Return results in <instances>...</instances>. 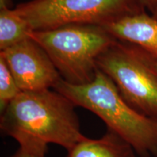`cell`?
Masks as SVG:
<instances>
[{"label": "cell", "instance_id": "cell-1", "mask_svg": "<svg viewBox=\"0 0 157 157\" xmlns=\"http://www.w3.org/2000/svg\"><path fill=\"white\" fill-rule=\"evenodd\" d=\"M76 107L54 89L21 91L1 112L0 129L19 145L52 143L68 151L87 138Z\"/></svg>", "mask_w": 157, "mask_h": 157}, {"label": "cell", "instance_id": "cell-2", "mask_svg": "<svg viewBox=\"0 0 157 157\" xmlns=\"http://www.w3.org/2000/svg\"><path fill=\"white\" fill-rule=\"evenodd\" d=\"M54 90L75 104L91 111L121 137L140 157H157V120L142 114L129 105L117 86L98 68L93 81L74 84L59 81Z\"/></svg>", "mask_w": 157, "mask_h": 157}, {"label": "cell", "instance_id": "cell-3", "mask_svg": "<svg viewBox=\"0 0 157 157\" xmlns=\"http://www.w3.org/2000/svg\"><path fill=\"white\" fill-rule=\"evenodd\" d=\"M30 38L44 49L63 79L74 84L93 81L98 58L116 40L103 27L93 25L32 31Z\"/></svg>", "mask_w": 157, "mask_h": 157}, {"label": "cell", "instance_id": "cell-4", "mask_svg": "<svg viewBox=\"0 0 157 157\" xmlns=\"http://www.w3.org/2000/svg\"><path fill=\"white\" fill-rule=\"evenodd\" d=\"M133 109L157 120V60L140 47L116 39L97 60Z\"/></svg>", "mask_w": 157, "mask_h": 157}, {"label": "cell", "instance_id": "cell-5", "mask_svg": "<svg viewBox=\"0 0 157 157\" xmlns=\"http://www.w3.org/2000/svg\"><path fill=\"white\" fill-rule=\"evenodd\" d=\"M32 31L68 25H103L146 11L140 0H31L15 8Z\"/></svg>", "mask_w": 157, "mask_h": 157}, {"label": "cell", "instance_id": "cell-6", "mask_svg": "<svg viewBox=\"0 0 157 157\" xmlns=\"http://www.w3.org/2000/svg\"><path fill=\"white\" fill-rule=\"evenodd\" d=\"M21 91L54 88L62 77L50 57L29 38L0 51Z\"/></svg>", "mask_w": 157, "mask_h": 157}, {"label": "cell", "instance_id": "cell-7", "mask_svg": "<svg viewBox=\"0 0 157 157\" xmlns=\"http://www.w3.org/2000/svg\"><path fill=\"white\" fill-rule=\"evenodd\" d=\"M101 27L117 40L140 47L157 60V19L146 11L126 15Z\"/></svg>", "mask_w": 157, "mask_h": 157}, {"label": "cell", "instance_id": "cell-8", "mask_svg": "<svg viewBox=\"0 0 157 157\" xmlns=\"http://www.w3.org/2000/svg\"><path fill=\"white\" fill-rule=\"evenodd\" d=\"M66 157H137L128 143L107 129L100 138H85L67 151Z\"/></svg>", "mask_w": 157, "mask_h": 157}, {"label": "cell", "instance_id": "cell-9", "mask_svg": "<svg viewBox=\"0 0 157 157\" xmlns=\"http://www.w3.org/2000/svg\"><path fill=\"white\" fill-rule=\"evenodd\" d=\"M29 23L15 9L0 10V50L30 38Z\"/></svg>", "mask_w": 157, "mask_h": 157}, {"label": "cell", "instance_id": "cell-10", "mask_svg": "<svg viewBox=\"0 0 157 157\" xmlns=\"http://www.w3.org/2000/svg\"><path fill=\"white\" fill-rule=\"evenodd\" d=\"M21 90L17 86L7 63L0 56V111L15 99Z\"/></svg>", "mask_w": 157, "mask_h": 157}, {"label": "cell", "instance_id": "cell-11", "mask_svg": "<svg viewBox=\"0 0 157 157\" xmlns=\"http://www.w3.org/2000/svg\"><path fill=\"white\" fill-rule=\"evenodd\" d=\"M48 146L37 143H25L19 145V148L9 157H46Z\"/></svg>", "mask_w": 157, "mask_h": 157}, {"label": "cell", "instance_id": "cell-12", "mask_svg": "<svg viewBox=\"0 0 157 157\" xmlns=\"http://www.w3.org/2000/svg\"><path fill=\"white\" fill-rule=\"evenodd\" d=\"M157 0H140L141 5H143V7L145 9L149 10V11L151 10V9L152 8L153 6L154 5V4L156 2Z\"/></svg>", "mask_w": 157, "mask_h": 157}, {"label": "cell", "instance_id": "cell-13", "mask_svg": "<svg viewBox=\"0 0 157 157\" xmlns=\"http://www.w3.org/2000/svg\"><path fill=\"white\" fill-rule=\"evenodd\" d=\"M11 0H0V10L5 8H10Z\"/></svg>", "mask_w": 157, "mask_h": 157}, {"label": "cell", "instance_id": "cell-14", "mask_svg": "<svg viewBox=\"0 0 157 157\" xmlns=\"http://www.w3.org/2000/svg\"><path fill=\"white\" fill-rule=\"evenodd\" d=\"M151 15L155 18L157 19V1L154 4V5L153 6V7L151 9Z\"/></svg>", "mask_w": 157, "mask_h": 157}]
</instances>
